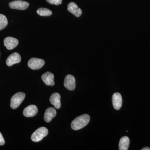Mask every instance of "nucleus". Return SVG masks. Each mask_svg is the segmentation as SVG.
Here are the masks:
<instances>
[{"label":"nucleus","mask_w":150,"mask_h":150,"mask_svg":"<svg viewBox=\"0 0 150 150\" xmlns=\"http://www.w3.org/2000/svg\"><path fill=\"white\" fill-rule=\"evenodd\" d=\"M29 4L28 2L21 0H17L11 2L9 4L10 8L14 9L24 10L29 6Z\"/></svg>","instance_id":"39448f33"},{"label":"nucleus","mask_w":150,"mask_h":150,"mask_svg":"<svg viewBox=\"0 0 150 150\" xmlns=\"http://www.w3.org/2000/svg\"><path fill=\"white\" fill-rule=\"evenodd\" d=\"M56 114L57 112L55 108L53 107L48 108L44 113V120L47 123L50 122L56 116Z\"/></svg>","instance_id":"ddd939ff"},{"label":"nucleus","mask_w":150,"mask_h":150,"mask_svg":"<svg viewBox=\"0 0 150 150\" xmlns=\"http://www.w3.org/2000/svg\"><path fill=\"white\" fill-rule=\"evenodd\" d=\"M49 100L51 104L57 109H59L61 108V96L58 93H55L52 94Z\"/></svg>","instance_id":"4468645a"},{"label":"nucleus","mask_w":150,"mask_h":150,"mask_svg":"<svg viewBox=\"0 0 150 150\" xmlns=\"http://www.w3.org/2000/svg\"><path fill=\"white\" fill-rule=\"evenodd\" d=\"M64 86L70 91H73L76 88V80L74 77L71 75H68L65 78Z\"/></svg>","instance_id":"423d86ee"},{"label":"nucleus","mask_w":150,"mask_h":150,"mask_svg":"<svg viewBox=\"0 0 150 150\" xmlns=\"http://www.w3.org/2000/svg\"><path fill=\"white\" fill-rule=\"evenodd\" d=\"M38 112V109L36 105H31L25 108L23 111V114L26 117H32L36 115Z\"/></svg>","instance_id":"9d476101"},{"label":"nucleus","mask_w":150,"mask_h":150,"mask_svg":"<svg viewBox=\"0 0 150 150\" xmlns=\"http://www.w3.org/2000/svg\"><path fill=\"white\" fill-rule=\"evenodd\" d=\"M90 120V117L88 114H85L78 116L72 122L71 127L75 131L80 130L88 125Z\"/></svg>","instance_id":"f257e3e1"},{"label":"nucleus","mask_w":150,"mask_h":150,"mask_svg":"<svg viewBox=\"0 0 150 150\" xmlns=\"http://www.w3.org/2000/svg\"><path fill=\"white\" fill-rule=\"evenodd\" d=\"M5 143V142L4 139L1 133L0 132V146H3L4 144Z\"/></svg>","instance_id":"6ab92c4d"},{"label":"nucleus","mask_w":150,"mask_h":150,"mask_svg":"<svg viewBox=\"0 0 150 150\" xmlns=\"http://www.w3.org/2000/svg\"><path fill=\"white\" fill-rule=\"evenodd\" d=\"M48 131L46 127H41L38 128L31 135V139L33 142H38L43 139L48 135Z\"/></svg>","instance_id":"f03ea898"},{"label":"nucleus","mask_w":150,"mask_h":150,"mask_svg":"<svg viewBox=\"0 0 150 150\" xmlns=\"http://www.w3.org/2000/svg\"><path fill=\"white\" fill-rule=\"evenodd\" d=\"M21 61V57L18 53H14L8 56L6 61V64L8 67H11L15 64L20 63Z\"/></svg>","instance_id":"6e6552de"},{"label":"nucleus","mask_w":150,"mask_h":150,"mask_svg":"<svg viewBox=\"0 0 150 150\" xmlns=\"http://www.w3.org/2000/svg\"><path fill=\"white\" fill-rule=\"evenodd\" d=\"M46 1L51 4L58 6L62 4L63 0H46Z\"/></svg>","instance_id":"a211bd4d"},{"label":"nucleus","mask_w":150,"mask_h":150,"mask_svg":"<svg viewBox=\"0 0 150 150\" xmlns=\"http://www.w3.org/2000/svg\"><path fill=\"white\" fill-rule=\"evenodd\" d=\"M130 145V139L128 137H123L121 138L119 143V150H127Z\"/></svg>","instance_id":"2eb2a0df"},{"label":"nucleus","mask_w":150,"mask_h":150,"mask_svg":"<svg viewBox=\"0 0 150 150\" xmlns=\"http://www.w3.org/2000/svg\"><path fill=\"white\" fill-rule=\"evenodd\" d=\"M37 13L40 16H48L51 15L52 11L46 8H39L37 10Z\"/></svg>","instance_id":"dca6fc26"},{"label":"nucleus","mask_w":150,"mask_h":150,"mask_svg":"<svg viewBox=\"0 0 150 150\" xmlns=\"http://www.w3.org/2000/svg\"><path fill=\"white\" fill-rule=\"evenodd\" d=\"M112 103L115 110H119L122 104V98L121 94L115 93L112 96Z\"/></svg>","instance_id":"9b49d317"},{"label":"nucleus","mask_w":150,"mask_h":150,"mask_svg":"<svg viewBox=\"0 0 150 150\" xmlns=\"http://www.w3.org/2000/svg\"><path fill=\"white\" fill-rule=\"evenodd\" d=\"M18 44V40L13 37H6L4 40V45L8 50H12L16 48Z\"/></svg>","instance_id":"0eeeda50"},{"label":"nucleus","mask_w":150,"mask_h":150,"mask_svg":"<svg viewBox=\"0 0 150 150\" xmlns=\"http://www.w3.org/2000/svg\"><path fill=\"white\" fill-rule=\"evenodd\" d=\"M41 79L46 85L54 86L55 84L54 81V75L50 72H46L41 76Z\"/></svg>","instance_id":"f8f14e48"},{"label":"nucleus","mask_w":150,"mask_h":150,"mask_svg":"<svg viewBox=\"0 0 150 150\" xmlns=\"http://www.w3.org/2000/svg\"><path fill=\"white\" fill-rule=\"evenodd\" d=\"M25 95L24 93L18 92L14 95L11 100V107L12 109H16L24 100Z\"/></svg>","instance_id":"7ed1b4c3"},{"label":"nucleus","mask_w":150,"mask_h":150,"mask_svg":"<svg viewBox=\"0 0 150 150\" xmlns=\"http://www.w3.org/2000/svg\"><path fill=\"white\" fill-rule=\"evenodd\" d=\"M45 64V62L42 59L33 58L30 59L28 65L33 70H38L41 69Z\"/></svg>","instance_id":"20e7f679"},{"label":"nucleus","mask_w":150,"mask_h":150,"mask_svg":"<svg viewBox=\"0 0 150 150\" xmlns=\"http://www.w3.org/2000/svg\"><path fill=\"white\" fill-rule=\"evenodd\" d=\"M7 24V19L5 16L0 14V30L5 28Z\"/></svg>","instance_id":"f3484780"},{"label":"nucleus","mask_w":150,"mask_h":150,"mask_svg":"<svg viewBox=\"0 0 150 150\" xmlns=\"http://www.w3.org/2000/svg\"><path fill=\"white\" fill-rule=\"evenodd\" d=\"M142 150H150V148L149 147H146L142 149Z\"/></svg>","instance_id":"aec40b11"},{"label":"nucleus","mask_w":150,"mask_h":150,"mask_svg":"<svg viewBox=\"0 0 150 150\" xmlns=\"http://www.w3.org/2000/svg\"><path fill=\"white\" fill-rule=\"evenodd\" d=\"M67 9L69 12L72 13L77 17L81 16L82 11L81 8L78 6L74 2H71L68 4Z\"/></svg>","instance_id":"1a4fd4ad"}]
</instances>
